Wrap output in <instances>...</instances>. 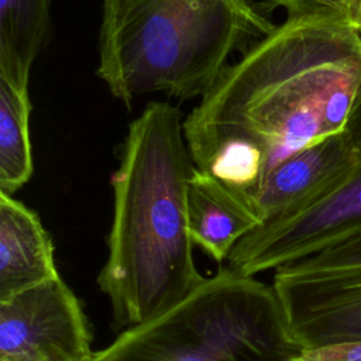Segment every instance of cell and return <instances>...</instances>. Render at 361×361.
Instances as JSON below:
<instances>
[{"mask_svg": "<svg viewBox=\"0 0 361 361\" xmlns=\"http://www.w3.org/2000/svg\"><path fill=\"white\" fill-rule=\"evenodd\" d=\"M345 128L360 159L347 182L331 193L299 209L261 223L237 243L226 259L235 274L255 276L302 258L361 221V97Z\"/></svg>", "mask_w": 361, "mask_h": 361, "instance_id": "6", "label": "cell"}, {"mask_svg": "<svg viewBox=\"0 0 361 361\" xmlns=\"http://www.w3.org/2000/svg\"><path fill=\"white\" fill-rule=\"evenodd\" d=\"M272 286L303 350L361 341V221L275 269Z\"/></svg>", "mask_w": 361, "mask_h": 361, "instance_id": "5", "label": "cell"}, {"mask_svg": "<svg viewBox=\"0 0 361 361\" xmlns=\"http://www.w3.org/2000/svg\"><path fill=\"white\" fill-rule=\"evenodd\" d=\"M272 7H281L288 17L322 16L355 23L358 0H264Z\"/></svg>", "mask_w": 361, "mask_h": 361, "instance_id": "13", "label": "cell"}, {"mask_svg": "<svg viewBox=\"0 0 361 361\" xmlns=\"http://www.w3.org/2000/svg\"><path fill=\"white\" fill-rule=\"evenodd\" d=\"M358 159V148L344 128L276 165L247 200L264 223L341 188Z\"/></svg>", "mask_w": 361, "mask_h": 361, "instance_id": "8", "label": "cell"}, {"mask_svg": "<svg viewBox=\"0 0 361 361\" xmlns=\"http://www.w3.org/2000/svg\"><path fill=\"white\" fill-rule=\"evenodd\" d=\"M96 73L127 107L162 93L203 96L247 42L275 25L251 0H100Z\"/></svg>", "mask_w": 361, "mask_h": 361, "instance_id": "3", "label": "cell"}, {"mask_svg": "<svg viewBox=\"0 0 361 361\" xmlns=\"http://www.w3.org/2000/svg\"><path fill=\"white\" fill-rule=\"evenodd\" d=\"M0 361H13V360H7V358H0Z\"/></svg>", "mask_w": 361, "mask_h": 361, "instance_id": "15", "label": "cell"}, {"mask_svg": "<svg viewBox=\"0 0 361 361\" xmlns=\"http://www.w3.org/2000/svg\"><path fill=\"white\" fill-rule=\"evenodd\" d=\"M28 87L0 78V192L13 195L34 172Z\"/></svg>", "mask_w": 361, "mask_h": 361, "instance_id": "12", "label": "cell"}, {"mask_svg": "<svg viewBox=\"0 0 361 361\" xmlns=\"http://www.w3.org/2000/svg\"><path fill=\"white\" fill-rule=\"evenodd\" d=\"M58 275L54 244L38 214L0 192V300Z\"/></svg>", "mask_w": 361, "mask_h": 361, "instance_id": "10", "label": "cell"}, {"mask_svg": "<svg viewBox=\"0 0 361 361\" xmlns=\"http://www.w3.org/2000/svg\"><path fill=\"white\" fill-rule=\"evenodd\" d=\"M90 361H93V358H92V360H90Z\"/></svg>", "mask_w": 361, "mask_h": 361, "instance_id": "16", "label": "cell"}, {"mask_svg": "<svg viewBox=\"0 0 361 361\" xmlns=\"http://www.w3.org/2000/svg\"><path fill=\"white\" fill-rule=\"evenodd\" d=\"M360 97L361 30L331 17H286L185 117L192 162L248 197L276 165L343 131Z\"/></svg>", "mask_w": 361, "mask_h": 361, "instance_id": "1", "label": "cell"}, {"mask_svg": "<svg viewBox=\"0 0 361 361\" xmlns=\"http://www.w3.org/2000/svg\"><path fill=\"white\" fill-rule=\"evenodd\" d=\"M183 120L176 106L149 103L130 123L111 175L113 221L97 285L117 329L155 319L204 279L188 224L193 162Z\"/></svg>", "mask_w": 361, "mask_h": 361, "instance_id": "2", "label": "cell"}, {"mask_svg": "<svg viewBox=\"0 0 361 361\" xmlns=\"http://www.w3.org/2000/svg\"><path fill=\"white\" fill-rule=\"evenodd\" d=\"M93 354L82 305L59 275L0 300V358L90 361Z\"/></svg>", "mask_w": 361, "mask_h": 361, "instance_id": "7", "label": "cell"}, {"mask_svg": "<svg viewBox=\"0 0 361 361\" xmlns=\"http://www.w3.org/2000/svg\"><path fill=\"white\" fill-rule=\"evenodd\" d=\"M52 0H0V78L28 87L31 68L47 44Z\"/></svg>", "mask_w": 361, "mask_h": 361, "instance_id": "11", "label": "cell"}, {"mask_svg": "<svg viewBox=\"0 0 361 361\" xmlns=\"http://www.w3.org/2000/svg\"><path fill=\"white\" fill-rule=\"evenodd\" d=\"M302 353L274 286L220 264L182 302L124 329L93 361H292Z\"/></svg>", "mask_w": 361, "mask_h": 361, "instance_id": "4", "label": "cell"}, {"mask_svg": "<svg viewBox=\"0 0 361 361\" xmlns=\"http://www.w3.org/2000/svg\"><path fill=\"white\" fill-rule=\"evenodd\" d=\"M354 25L361 30V0H358V7H357V16H355Z\"/></svg>", "mask_w": 361, "mask_h": 361, "instance_id": "14", "label": "cell"}, {"mask_svg": "<svg viewBox=\"0 0 361 361\" xmlns=\"http://www.w3.org/2000/svg\"><path fill=\"white\" fill-rule=\"evenodd\" d=\"M261 219L247 197L193 165L188 182V224L195 247L219 264Z\"/></svg>", "mask_w": 361, "mask_h": 361, "instance_id": "9", "label": "cell"}]
</instances>
